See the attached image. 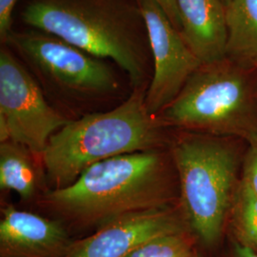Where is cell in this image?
Returning a JSON list of instances; mask_svg holds the SVG:
<instances>
[{"label":"cell","instance_id":"6da1fadb","mask_svg":"<svg viewBox=\"0 0 257 257\" xmlns=\"http://www.w3.org/2000/svg\"><path fill=\"white\" fill-rule=\"evenodd\" d=\"M43 202L67 222L96 230L133 212L177 206L179 185L170 145L93 164L70 186L50 190Z\"/></svg>","mask_w":257,"mask_h":257},{"label":"cell","instance_id":"7a4b0ae2","mask_svg":"<svg viewBox=\"0 0 257 257\" xmlns=\"http://www.w3.org/2000/svg\"><path fill=\"white\" fill-rule=\"evenodd\" d=\"M20 15L30 29L111 60L133 89L149 86L153 59L138 0H27Z\"/></svg>","mask_w":257,"mask_h":257},{"label":"cell","instance_id":"3957f363","mask_svg":"<svg viewBox=\"0 0 257 257\" xmlns=\"http://www.w3.org/2000/svg\"><path fill=\"white\" fill-rule=\"evenodd\" d=\"M148 87L118 106L71 120L50 138L41 163L51 190L70 186L89 167L115 156L168 147L170 128L146 105Z\"/></svg>","mask_w":257,"mask_h":257},{"label":"cell","instance_id":"277c9868","mask_svg":"<svg viewBox=\"0 0 257 257\" xmlns=\"http://www.w3.org/2000/svg\"><path fill=\"white\" fill-rule=\"evenodd\" d=\"M247 146L235 137L172 130L179 207L192 233L207 248L216 246L228 228Z\"/></svg>","mask_w":257,"mask_h":257},{"label":"cell","instance_id":"5b68a950","mask_svg":"<svg viewBox=\"0 0 257 257\" xmlns=\"http://www.w3.org/2000/svg\"><path fill=\"white\" fill-rule=\"evenodd\" d=\"M170 130L257 136V70L227 56L203 63L157 115Z\"/></svg>","mask_w":257,"mask_h":257},{"label":"cell","instance_id":"8992f818","mask_svg":"<svg viewBox=\"0 0 257 257\" xmlns=\"http://www.w3.org/2000/svg\"><path fill=\"white\" fill-rule=\"evenodd\" d=\"M5 45L64 101H94L119 92L118 75L107 59L55 36L35 29L13 31Z\"/></svg>","mask_w":257,"mask_h":257},{"label":"cell","instance_id":"52a82bcc","mask_svg":"<svg viewBox=\"0 0 257 257\" xmlns=\"http://www.w3.org/2000/svg\"><path fill=\"white\" fill-rule=\"evenodd\" d=\"M71 120L49 103L35 76L8 47L2 45L0 142H18L41 157L50 138Z\"/></svg>","mask_w":257,"mask_h":257},{"label":"cell","instance_id":"ba28073f","mask_svg":"<svg viewBox=\"0 0 257 257\" xmlns=\"http://www.w3.org/2000/svg\"><path fill=\"white\" fill-rule=\"evenodd\" d=\"M147 28L153 74L146 92L149 111L157 115L175 99L203 64L156 0H138Z\"/></svg>","mask_w":257,"mask_h":257},{"label":"cell","instance_id":"9c48e42d","mask_svg":"<svg viewBox=\"0 0 257 257\" xmlns=\"http://www.w3.org/2000/svg\"><path fill=\"white\" fill-rule=\"evenodd\" d=\"M190 230L179 205L133 212L74 241L65 257H126L151 239Z\"/></svg>","mask_w":257,"mask_h":257},{"label":"cell","instance_id":"30bf717a","mask_svg":"<svg viewBox=\"0 0 257 257\" xmlns=\"http://www.w3.org/2000/svg\"><path fill=\"white\" fill-rule=\"evenodd\" d=\"M74 242L59 220L13 205L2 209L0 257H65Z\"/></svg>","mask_w":257,"mask_h":257},{"label":"cell","instance_id":"8fae6325","mask_svg":"<svg viewBox=\"0 0 257 257\" xmlns=\"http://www.w3.org/2000/svg\"><path fill=\"white\" fill-rule=\"evenodd\" d=\"M181 34L203 63L225 56L226 5L222 0H176Z\"/></svg>","mask_w":257,"mask_h":257},{"label":"cell","instance_id":"7c38bea8","mask_svg":"<svg viewBox=\"0 0 257 257\" xmlns=\"http://www.w3.org/2000/svg\"><path fill=\"white\" fill-rule=\"evenodd\" d=\"M226 26L225 56L257 70V0H230Z\"/></svg>","mask_w":257,"mask_h":257},{"label":"cell","instance_id":"4fadbf2b","mask_svg":"<svg viewBox=\"0 0 257 257\" xmlns=\"http://www.w3.org/2000/svg\"><path fill=\"white\" fill-rule=\"evenodd\" d=\"M41 157L15 141L0 143V189L15 192L23 201L33 199L39 190Z\"/></svg>","mask_w":257,"mask_h":257},{"label":"cell","instance_id":"5bb4252c","mask_svg":"<svg viewBox=\"0 0 257 257\" xmlns=\"http://www.w3.org/2000/svg\"><path fill=\"white\" fill-rule=\"evenodd\" d=\"M227 230L233 241L257 252V194L242 182L230 209Z\"/></svg>","mask_w":257,"mask_h":257},{"label":"cell","instance_id":"9a60e30c","mask_svg":"<svg viewBox=\"0 0 257 257\" xmlns=\"http://www.w3.org/2000/svg\"><path fill=\"white\" fill-rule=\"evenodd\" d=\"M196 241L191 230L169 233L149 240L126 257H190Z\"/></svg>","mask_w":257,"mask_h":257},{"label":"cell","instance_id":"2e32d148","mask_svg":"<svg viewBox=\"0 0 257 257\" xmlns=\"http://www.w3.org/2000/svg\"><path fill=\"white\" fill-rule=\"evenodd\" d=\"M244 156L241 182L257 194V136L250 138Z\"/></svg>","mask_w":257,"mask_h":257},{"label":"cell","instance_id":"e0dca14e","mask_svg":"<svg viewBox=\"0 0 257 257\" xmlns=\"http://www.w3.org/2000/svg\"><path fill=\"white\" fill-rule=\"evenodd\" d=\"M19 0H0V40L5 45L13 30V14Z\"/></svg>","mask_w":257,"mask_h":257},{"label":"cell","instance_id":"ac0fdd59","mask_svg":"<svg viewBox=\"0 0 257 257\" xmlns=\"http://www.w3.org/2000/svg\"><path fill=\"white\" fill-rule=\"evenodd\" d=\"M156 3L165 12L167 17L177 30H181L179 12L176 0H156Z\"/></svg>","mask_w":257,"mask_h":257},{"label":"cell","instance_id":"d6986e66","mask_svg":"<svg viewBox=\"0 0 257 257\" xmlns=\"http://www.w3.org/2000/svg\"><path fill=\"white\" fill-rule=\"evenodd\" d=\"M232 245V257H257L256 251L251 248L242 246L235 241H233Z\"/></svg>","mask_w":257,"mask_h":257},{"label":"cell","instance_id":"ffe728a7","mask_svg":"<svg viewBox=\"0 0 257 257\" xmlns=\"http://www.w3.org/2000/svg\"><path fill=\"white\" fill-rule=\"evenodd\" d=\"M190 257H199V256H198V255H197V254H196V252H195V251H193V254H192V255H191V256H190Z\"/></svg>","mask_w":257,"mask_h":257},{"label":"cell","instance_id":"44dd1931","mask_svg":"<svg viewBox=\"0 0 257 257\" xmlns=\"http://www.w3.org/2000/svg\"><path fill=\"white\" fill-rule=\"evenodd\" d=\"M222 1H223V2L225 3V5H226V4H227V3H228L230 0H222Z\"/></svg>","mask_w":257,"mask_h":257}]
</instances>
